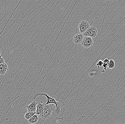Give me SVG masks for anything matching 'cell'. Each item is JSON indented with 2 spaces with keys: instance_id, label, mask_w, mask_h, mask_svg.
Segmentation results:
<instances>
[{
  "instance_id": "obj_1",
  "label": "cell",
  "mask_w": 125,
  "mask_h": 124,
  "mask_svg": "<svg viewBox=\"0 0 125 124\" xmlns=\"http://www.w3.org/2000/svg\"><path fill=\"white\" fill-rule=\"evenodd\" d=\"M55 108L56 106L54 104L45 105L42 112L41 115L39 116V117L41 120H43L53 118Z\"/></svg>"
},
{
  "instance_id": "obj_2",
  "label": "cell",
  "mask_w": 125,
  "mask_h": 124,
  "mask_svg": "<svg viewBox=\"0 0 125 124\" xmlns=\"http://www.w3.org/2000/svg\"><path fill=\"white\" fill-rule=\"evenodd\" d=\"M64 103L62 100H59L53 118L63 120V113L65 110V108L64 107Z\"/></svg>"
},
{
  "instance_id": "obj_3",
  "label": "cell",
  "mask_w": 125,
  "mask_h": 124,
  "mask_svg": "<svg viewBox=\"0 0 125 124\" xmlns=\"http://www.w3.org/2000/svg\"><path fill=\"white\" fill-rule=\"evenodd\" d=\"M46 96L47 98V102L46 103H44L45 105L53 104L55 105V106H57V105L58 102L56 101V99L54 98L51 97V96H48V95H47L46 93H44L37 92L34 94L33 97V98L34 99H35L37 96Z\"/></svg>"
},
{
  "instance_id": "obj_4",
  "label": "cell",
  "mask_w": 125,
  "mask_h": 124,
  "mask_svg": "<svg viewBox=\"0 0 125 124\" xmlns=\"http://www.w3.org/2000/svg\"><path fill=\"white\" fill-rule=\"evenodd\" d=\"M94 44L93 39L88 36H84L82 41L81 45L85 48H89L93 45Z\"/></svg>"
},
{
  "instance_id": "obj_5",
  "label": "cell",
  "mask_w": 125,
  "mask_h": 124,
  "mask_svg": "<svg viewBox=\"0 0 125 124\" xmlns=\"http://www.w3.org/2000/svg\"><path fill=\"white\" fill-rule=\"evenodd\" d=\"M98 30L96 27H90L83 34L84 36H88L91 38H94L97 36Z\"/></svg>"
},
{
  "instance_id": "obj_6",
  "label": "cell",
  "mask_w": 125,
  "mask_h": 124,
  "mask_svg": "<svg viewBox=\"0 0 125 124\" xmlns=\"http://www.w3.org/2000/svg\"><path fill=\"white\" fill-rule=\"evenodd\" d=\"M90 27V26L88 22L85 20H83L78 24V30L80 33L83 34Z\"/></svg>"
},
{
  "instance_id": "obj_7",
  "label": "cell",
  "mask_w": 125,
  "mask_h": 124,
  "mask_svg": "<svg viewBox=\"0 0 125 124\" xmlns=\"http://www.w3.org/2000/svg\"><path fill=\"white\" fill-rule=\"evenodd\" d=\"M37 104L38 102L34 100L30 104L27 105L26 108L27 112H36Z\"/></svg>"
},
{
  "instance_id": "obj_8",
  "label": "cell",
  "mask_w": 125,
  "mask_h": 124,
  "mask_svg": "<svg viewBox=\"0 0 125 124\" xmlns=\"http://www.w3.org/2000/svg\"><path fill=\"white\" fill-rule=\"evenodd\" d=\"M84 37V36L83 34L80 33L76 34L73 38V41L74 43L76 44H81Z\"/></svg>"
},
{
  "instance_id": "obj_9",
  "label": "cell",
  "mask_w": 125,
  "mask_h": 124,
  "mask_svg": "<svg viewBox=\"0 0 125 124\" xmlns=\"http://www.w3.org/2000/svg\"><path fill=\"white\" fill-rule=\"evenodd\" d=\"M44 103L42 101H39L37 105L36 110V114L38 116H40L43 110L44 107Z\"/></svg>"
},
{
  "instance_id": "obj_10",
  "label": "cell",
  "mask_w": 125,
  "mask_h": 124,
  "mask_svg": "<svg viewBox=\"0 0 125 124\" xmlns=\"http://www.w3.org/2000/svg\"><path fill=\"white\" fill-rule=\"evenodd\" d=\"M8 70L7 64L5 63L0 64V75H4Z\"/></svg>"
},
{
  "instance_id": "obj_11",
  "label": "cell",
  "mask_w": 125,
  "mask_h": 124,
  "mask_svg": "<svg viewBox=\"0 0 125 124\" xmlns=\"http://www.w3.org/2000/svg\"><path fill=\"white\" fill-rule=\"evenodd\" d=\"M39 120V116L35 114L28 120V122L30 124H36L38 122Z\"/></svg>"
},
{
  "instance_id": "obj_12",
  "label": "cell",
  "mask_w": 125,
  "mask_h": 124,
  "mask_svg": "<svg viewBox=\"0 0 125 124\" xmlns=\"http://www.w3.org/2000/svg\"><path fill=\"white\" fill-rule=\"evenodd\" d=\"M109 60L108 59H105L104 61H103V69L101 71L102 73H104L105 71L107 70V68L109 66Z\"/></svg>"
},
{
  "instance_id": "obj_13",
  "label": "cell",
  "mask_w": 125,
  "mask_h": 124,
  "mask_svg": "<svg viewBox=\"0 0 125 124\" xmlns=\"http://www.w3.org/2000/svg\"><path fill=\"white\" fill-rule=\"evenodd\" d=\"M36 112H27L26 113L25 115H24V118L26 120H29L32 117H33L35 114H36Z\"/></svg>"
},
{
  "instance_id": "obj_14",
  "label": "cell",
  "mask_w": 125,
  "mask_h": 124,
  "mask_svg": "<svg viewBox=\"0 0 125 124\" xmlns=\"http://www.w3.org/2000/svg\"><path fill=\"white\" fill-rule=\"evenodd\" d=\"M115 62L114 60L111 59L109 60V66L108 68L109 69H112L115 68Z\"/></svg>"
},
{
  "instance_id": "obj_15",
  "label": "cell",
  "mask_w": 125,
  "mask_h": 124,
  "mask_svg": "<svg viewBox=\"0 0 125 124\" xmlns=\"http://www.w3.org/2000/svg\"><path fill=\"white\" fill-rule=\"evenodd\" d=\"M103 61L102 60H100L99 61H98L97 63L96 64L97 66L98 69H99L100 68V67L102 66H103Z\"/></svg>"
},
{
  "instance_id": "obj_16",
  "label": "cell",
  "mask_w": 125,
  "mask_h": 124,
  "mask_svg": "<svg viewBox=\"0 0 125 124\" xmlns=\"http://www.w3.org/2000/svg\"><path fill=\"white\" fill-rule=\"evenodd\" d=\"M5 63V62L4 59L1 56H0V64H2V63Z\"/></svg>"
},
{
  "instance_id": "obj_17",
  "label": "cell",
  "mask_w": 125,
  "mask_h": 124,
  "mask_svg": "<svg viewBox=\"0 0 125 124\" xmlns=\"http://www.w3.org/2000/svg\"><path fill=\"white\" fill-rule=\"evenodd\" d=\"M0 55H1V52H0Z\"/></svg>"
}]
</instances>
